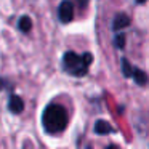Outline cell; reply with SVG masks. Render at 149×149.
Segmentation results:
<instances>
[{"label": "cell", "mask_w": 149, "mask_h": 149, "mask_svg": "<svg viewBox=\"0 0 149 149\" xmlns=\"http://www.w3.org/2000/svg\"><path fill=\"white\" fill-rule=\"evenodd\" d=\"M5 87H7V80H3V79H0V90H3Z\"/></svg>", "instance_id": "13"}, {"label": "cell", "mask_w": 149, "mask_h": 149, "mask_svg": "<svg viewBox=\"0 0 149 149\" xmlns=\"http://www.w3.org/2000/svg\"><path fill=\"white\" fill-rule=\"evenodd\" d=\"M77 3H79V7H80V8H85L88 5V0H77Z\"/></svg>", "instance_id": "12"}, {"label": "cell", "mask_w": 149, "mask_h": 149, "mask_svg": "<svg viewBox=\"0 0 149 149\" xmlns=\"http://www.w3.org/2000/svg\"><path fill=\"white\" fill-rule=\"evenodd\" d=\"M82 59H84V63L87 66H90L91 61H93V56H91V53H84V55H82Z\"/></svg>", "instance_id": "11"}, {"label": "cell", "mask_w": 149, "mask_h": 149, "mask_svg": "<svg viewBox=\"0 0 149 149\" xmlns=\"http://www.w3.org/2000/svg\"><path fill=\"white\" fill-rule=\"evenodd\" d=\"M146 0H136V3H144Z\"/></svg>", "instance_id": "14"}, {"label": "cell", "mask_w": 149, "mask_h": 149, "mask_svg": "<svg viewBox=\"0 0 149 149\" xmlns=\"http://www.w3.org/2000/svg\"><path fill=\"white\" fill-rule=\"evenodd\" d=\"M18 27L21 32H29L32 29V19L29 16H21V19L18 21Z\"/></svg>", "instance_id": "8"}, {"label": "cell", "mask_w": 149, "mask_h": 149, "mask_svg": "<svg viewBox=\"0 0 149 149\" xmlns=\"http://www.w3.org/2000/svg\"><path fill=\"white\" fill-rule=\"evenodd\" d=\"M122 72L125 77H132V74H133V66L128 63L127 58H122Z\"/></svg>", "instance_id": "9"}, {"label": "cell", "mask_w": 149, "mask_h": 149, "mask_svg": "<svg viewBox=\"0 0 149 149\" xmlns=\"http://www.w3.org/2000/svg\"><path fill=\"white\" fill-rule=\"evenodd\" d=\"M114 128L106 122V120H96L95 123V133L96 135H107V133H112Z\"/></svg>", "instance_id": "6"}, {"label": "cell", "mask_w": 149, "mask_h": 149, "mask_svg": "<svg viewBox=\"0 0 149 149\" xmlns=\"http://www.w3.org/2000/svg\"><path fill=\"white\" fill-rule=\"evenodd\" d=\"M8 109H10L13 114H21L24 111V101H23V98L18 96V95L10 96V101H8Z\"/></svg>", "instance_id": "4"}, {"label": "cell", "mask_w": 149, "mask_h": 149, "mask_svg": "<svg viewBox=\"0 0 149 149\" xmlns=\"http://www.w3.org/2000/svg\"><path fill=\"white\" fill-rule=\"evenodd\" d=\"M130 24V18L127 16L125 13H119L114 16V21H112V29L114 31H120L123 27H127Z\"/></svg>", "instance_id": "5"}, {"label": "cell", "mask_w": 149, "mask_h": 149, "mask_svg": "<svg viewBox=\"0 0 149 149\" xmlns=\"http://www.w3.org/2000/svg\"><path fill=\"white\" fill-rule=\"evenodd\" d=\"M58 16H59V21H61V23H64V24L71 23L72 18H74V5H72V2L63 0L59 8H58Z\"/></svg>", "instance_id": "3"}, {"label": "cell", "mask_w": 149, "mask_h": 149, "mask_svg": "<svg viewBox=\"0 0 149 149\" xmlns=\"http://www.w3.org/2000/svg\"><path fill=\"white\" fill-rule=\"evenodd\" d=\"M42 123L48 133H59L68 125V112L59 104H50L43 111Z\"/></svg>", "instance_id": "1"}, {"label": "cell", "mask_w": 149, "mask_h": 149, "mask_svg": "<svg viewBox=\"0 0 149 149\" xmlns=\"http://www.w3.org/2000/svg\"><path fill=\"white\" fill-rule=\"evenodd\" d=\"M114 45L119 50H122L123 47H125V36H123V34H117V36L114 37Z\"/></svg>", "instance_id": "10"}, {"label": "cell", "mask_w": 149, "mask_h": 149, "mask_svg": "<svg viewBox=\"0 0 149 149\" xmlns=\"http://www.w3.org/2000/svg\"><path fill=\"white\" fill-rule=\"evenodd\" d=\"M132 77H133V80H135L138 85H146V82H148V75H146L141 69H136V68H133Z\"/></svg>", "instance_id": "7"}, {"label": "cell", "mask_w": 149, "mask_h": 149, "mask_svg": "<svg viewBox=\"0 0 149 149\" xmlns=\"http://www.w3.org/2000/svg\"><path fill=\"white\" fill-rule=\"evenodd\" d=\"M63 68L68 74L74 77H84L88 71V66L84 63L82 56H79L74 52H66L63 56Z\"/></svg>", "instance_id": "2"}]
</instances>
